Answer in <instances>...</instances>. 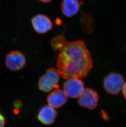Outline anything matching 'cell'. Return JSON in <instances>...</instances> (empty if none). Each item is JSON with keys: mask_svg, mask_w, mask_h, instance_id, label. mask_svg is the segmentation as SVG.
Instances as JSON below:
<instances>
[{"mask_svg": "<svg viewBox=\"0 0 126 127\" xmlns=\"http://www.w3.org/2000/svg\"><path fill=\"white\" fill-rule=\"evenodd\" d=\"M123 94L124 97L126 99V82L125 83L123 88Z\"/></svg>", "mask_w": 126, "mask_h": 127, "instance_id": "4fadbf2b", "label": "cell"}, {"mask_svg": "<svg viewBox=\"0 0 126 127\" xmlns=\"http://www.w3.org/2000/svg\"><path fill=\"white\" fill-rule=\"evenodd\" d=\"M57 70L64 79H83L93 67L91 54L84 41L66 42L59 49L57 59Z\"/></svg>", "mask_w": 126, "mask_h": 127, "instance_id": "6da1fadb", "label": "cell"}, {"mask_svg": "<svg viewBox=\"0 0 126 127\" xmlns=\"http://www.w3.org/2000/svg\"><path fill=\"white\" fill-rule=\"evenodd\" d=\"M57 116V112L55 108L47 105L41 108L38 113L37 118L43 124L50 125L55 121Z\"/></svg>", "mask_w": 126, "mask_h": 127, "instance_id": "9c48e42d", "label": "cell"}, {"mask_svg": "<svg viewBox=\"0 0 126 127\" xmlns=\"http://www.w3.org/2000/svg\"><path fill=\"white\" fill-rule=\"evenodd\" d=\"M125 79L121 74L111 72L104 79V87L106 92L110 95H117L123 89Z\"/></svg>", "mask_w": 126, "mask_h": 127, "instance_id": "3957f363", "label": "cell"}, {"mask_svg": "<svg viewBox=\"0 0 126 127\" xmlns=\"http://www.w3.org/2000/svg\"><path fill=\"white\" fill-rule=\"evenodd\" d=\"M5 62L8 68L17 71L23 68L26 64V59L21 52L12 51L7 54Z\"/></svg>", "mask_w": 126, "mask_h": 127, "instance_id": "8992f818", "label": "cell"}, {"mask_svg": "<svg viewBox=\"0 0 126 127\" xmlns=\"http://www.w3.org/2000/svg\"><path fill=\"white\" fill-rule=\"evenodd\" d=\"M99 99V95L96 91L90 88H86L78 98L77 102L82 107L93 110L98 107Z\"/></svg>", "mask_w": 126, "mask_h": 127, "instance_id": "5b68a950", "label": "cell"}, {"mask_svg": "<svg viewBox=\"0 0 126 127\" xmlns=\"http://www.w3.org/2000/svg\"><path fill=\"white\" fill-rule=\"evenodd\" d=\"M32 27L36 32L39 34L48 32L53 28L51 19L45 14H38L31 19Z\"/></svg>", "mask_w": 126, "mask_h": 127, "instance_id": "52a82bcc", "label": "cell"}, {"mask_svg": "<svg viewBox=\"0 0 126 127\" xmlns=\"http://www.w3.org/2000/svg\"><path fill=\"white\" fill-rule=\"evenodd\" d=\"M68 96L63 90L57 89L51 92L47 97L49 105L54 108H59L66 103Z\"/></svg>", "mask_w": 126, "mask_h": 127, "instance_id": "ba28073f", "label": "cell"}, {"mask_svg": "<svg viewBox=\"0 0 126 127\" xmlns=\"http://www.w3.org/2000/svg\"><path fill=\"white\" fill-rule=\"evenodd\" d=\"M60 77V75L57 69L50 68L39 78L38 88L41 91L43 92H48L54 89H58Z\"/></svg>", "mask_w": 126, "mask_h": 127, "instance_id": "7a4b0ae2", "label": "cell"}, {"mask_svg": "<svg viewBox=\"0 0 126 127\" xmlns=\"http://www.w3.org/2000/svg\"><path fill=\"white\" fill-rule=\"evenodd\" d=\"M39 0L43 3H49L51 2L52 0Z\"/></svg>", "mask_w": 126, "mask_h": 127, "instance_id": "5bb4252c", "label": "cell"}, {"mask_svg": "<svg viewBox=\"0 0 126 127\" xmlns=\"http://www.w3.org/2000/svg\"><path fill=\"white\" fill-rule=\"evenodd\" d=\"M66 42L63 36H59L56 37L52 41V46L53 49L56 50H59L64 44Z\"/></svg>", "mask_w": 126, "mask_h": 127, "instance_id": "8fae6325", "label": "cell"}, {"mask_svg": "<svg viewBox=\"0 0 126 127\" xmlns=\"http://www.w3.org/2000/svg\"><path fill=\"white\" fill-rule=\"evenodd\" d=\"M5 124V117L0 112V127H4Z\"/></svg>", "mask_w": 126, "mask_h": 127, "instance_id": "7c38bea8", "label": "cell"}, {"mask_svg": "<svg viewBox=\"0 0 126 127\" xmlns=\"http://www.w3.org/2000/svg\"><path fill=\"white\" fill-rule=\"evenodd\" d=\"M84 89L83 82L79 78H69L63 84V91L68 97L72 98H78Z\"/></svg>", "mask_w": 126, "mask_h": 127, "instance_id": "277c9868", "label": "cell"}, {"mask_svg": "<svg viewBox=\"0 0 126 127\" xmlns=\"http://www.w3.org/2000/svg\"><path fill=\"white\" fill-rule=\"evenodd\" d=\"M80 3L78 0H62L61 9L62 13L65 17H71L79 12Z\"/></svg>", "mask_w": 126, "mask_h": 127, "instance_id": "30bf717a", "label": "cell"}]
</instances>
